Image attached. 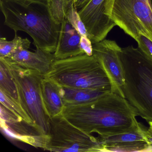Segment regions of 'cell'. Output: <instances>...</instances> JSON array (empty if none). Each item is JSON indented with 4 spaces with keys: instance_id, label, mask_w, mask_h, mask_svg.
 I'll use <instances>...</instances> for the list:
<instances>
[{
    "instance_id": "obj_1",
    "label": "cell",
    "mask_w": 152,
    "mask_h": 152,
    "mask_svg": "<svg viewBox=\"0 0 152 152\" xmlns=\"http://www.w3.org/2000/svg\"><path fill=\"white\" fill-rule=\"evenodd\" d=\"M62 115L84 132L99 137L129 130L137 124L138 116L125 98L112 92L90 103L65 106Z\"/></svg>"
},
{
    "instance_id": "obj_2",
    "label": "cell",
    "mask_w": 152,
    "mask_h": 152,
    "mask_svg": "<svg viewBox=\"0 0 152 152\" xmlns=\"http://www.w3.org/2000/svg\"><path fill=\"white\" fill-rule=\"evenodd\" d=\"M0 8L5 25L15 33L21 31L28 34L36 48L55 53L61 25L53 19L47 2L0 0Z\"/></svg>"
},
{
    "instance_id": "obj_3",
    "label": "cell",
    "mask_w": 152,
    "mask_h": 152,
    "mask_svg": "<svg viewBox=\"0 0 152 152\" xmlns=\"http://www.w3.org/2000/svg\"><path fill=\"white\" fill-rule=\"evenodd\" d=\"M120 56L124 71V97L138 116L152 122V60L132 46L122 48Z\"/></svg>"
},
{
    "instance_id": "obj_4",
    "label": "cell",
    "mask_w": 152,
    "mask_h": 152,
    "mask_svg": "<svg viewBox=\"0 0 152 152\" xmlns=\"http://www.w3.org/2000/svg\"><path fill=\"white\" fill-rule=\"evenodd\" d=\"M45 76L62 87L111 91L110 80L93 55L55 59Z\"/></svg>"
},
{
    "instance_id": "obj_5",
    "label": "cell",
    "mask_w": 152,
    "mask_h": 152,
    "mask_svg": "<svg viewBox=\"0 0 152 152\" xmlns=\"http://www.w3.org/2000/svg\"><path fill=\"white\" fill-rule=\"evenodd\" d=\"M0 59L4 61L16 83L22 107L37 130L42 135L49 136L50 117L44 107L41 88V80L45 75L23 67L8 58Z\"/></svg>"
},
{
    "instance_id": "obj_6",
    "label": "cell",
    "mask_w": 152,
    "mask_h": 152,
    "mask_svg": "<svg viewBox=\"0 0 152 152\" xmlns=\"http://www.w3.org/2000/svg\"><path fill=\"white\" fill-rule=\"evenodd\" d=\"M105 14L136 41L140 35L152 41L151 0H106Z\"/></svg>"
},
{
    "instance_id": "obj_7",
    "label": "cell",
    "mask_w": 152,
    "mask_h": 152,
    "mask_svg": "<svg viewBox=\"0 0 152 152\" xmlns=\"http://www.w3.org/2000/svg\"><path fill=\"white\" fill-rule=\"evenodd\" d=\"M49 139L45 150L53 152H103L100 140L72 124L61 114L49 119Z\"/></svg>"
},
{
    "instance_id": "obj_8",
    "label": "cell",
    "mask_w": 152,
    "mask_h": 152,
    "mask_svg": "<svg viewBox=\"0 0 152 152\" xmlns=\"http://www.w3.org/2000/svg\"><path fill=\"white\" fill-rule=\"evenodd\" d=\"M93 55L97 58L110 80L111 92L124 97V71L120 53L121 48L115 41L104 39L92 44Z\"/></svg>"
},
{
    "instance_id": "obj_9",
    "label": "cell",
    "mask_w": 152,
    "mask_h": 152,
    "mask_svg": "<svg viewBox=\"0 0 152 152\" xmlns=\"http://www.w3.org/2000/svg\"><path fill=\"white\" fill-rule=\"evenodd\" d=\"M98 137L103 152H147L151 143L148 129L138 122L124 132Z\"/></svg>"
},
{
    "instance_id": "obj_10",
    "label": "cell",
    "mask_w": 152,
    "mask_h": 152,
    "mask_svg": "<svg viewBox=\"0 0 152 152\" xmlns=\"http://www.w3.org/2000/svg\"><path fill=\"white\" fill-rule=\"evenodd\" d=\"M106 0H90L78 13L92 44L105 39L115 23L105 14Z\"/></svg>"
},
{
    "instance_id": "obj_11",
    "label": "cell",
    "mask_w": 152,
    "mask_h": 152,
    "mask_svg": "<svg viewBox=\"0 0 152 152\" xmlns=\"http://www.w3.org/2000/svg\"><path fill=\"white\" fill-rule=\"evenodd\" d=\"M1 125L10 137L36 148L45 150L49 136L41 134L33 125L29 124L5 107L1 105Z\"/></svg>"
},
{
    "instance_id": "obj_12",
    "label": "cell",
    "mask_w": 152,
    "mask_h": 152,
    "mask_svg": "<svg viewBox=\"0 0 152 152\" xmlns=\"http://www.w3.org/2000/svg\"><path fill=\"white\" fill-rule=\"evenodd\" d=\"M8 58L25 68L37 71L45 75L56 59L54 53L46 52L36 48L34 52L21 49L13 53Z\"/></svg>"
},
{
    "instance_id": "obj_13",
    "label": "cell",
    "mask_w": 152,
    "mask_h": 152,
    "mask_svg": "<svg viewBox=\"0 0 152 152\" xmlns=\"http://www.w3.org/2000/svg\"><path fill=\"white\" fill-rule=\"evenodd\" d=\"M80 34L68 20L61 24L56 51V59H61L84 54L80 47Z\"/></svg>"
},
{
    "instance_id": "obj_14",
    "label": "cell",
    "mask_w": 152,
    "mask_h": 152,
    "mask_svg": "<svg viewBox=\"0 0 152 152\" xmlns=\"http://www.w3.org/2000/svg\"><path fill=\"white\" fill-rule=\"evenodd\" d=\"M41 88L43 104L50 118L62 114L65 106L60 93V86L44 76Z\"/></svg>"
},
{
    "instance_id": "obj_15",
    "label": "cell",
    "mask_w": 152,
    "mask_h": 152,
    "mask_svg": "<svg viewBox=\"0 0 152 152\" xmlns=\"http://www.w3.org/2000/svg\"><path fill=\"white\" fill-rule=\"evenodd\" d=\"M111 92L110 91L75 88L60 86V93L65 106L90 103Z\"/></svg>"
},
{
    "instance_id": "obj_16",
    "label": "cell",
    "mask_w": 152,
    "mask_h": 152,
    "mask_svg": "<svg viewBox=\"0 0 152 152\" xmlns=\"http://www.w3.org/2000/svg\"><path fill=\"white\" fill-rule=\"evenodd\" d=\"M0 90L21 105L18 89L10 70L0 59Z\"/></svg>"
},
{
    "instance_id": "obj_17",
    "label": "cell",
    "mask_w": 152,
    "mask_h": 152,
    "mask_svg": "<svg viewBox=\"0 0 152 152\" xmlns=\"http://www.w3.org/2000/svg\"><path fill=\"white\" fill-rule=\"evenodd\" d=\"M31 43L27 38L23 39L18 36L17 33H15V38L11 41L1 37L0 39V58H9L19 50H28Z\"/></svg>"
},
{
    "instance_id": "obj_18",
    "label": "cell",
    "mask_w": 152,
    "mask_h": 152,
    "mask_svg": "<svg viewBox=\"0 0 152 152\" xmlns=\"http://www.w3.org/2000/svg\"><path fill=\"white\" fill-rule=\"evenodd\" d=\"M74 0H49L48 2L50 12L55 22L61 25L66 19V15Z\"/></svg>"
},
{
    "instance_id": "obj_19",
    "label": "cell",
    "mask_w": 152,
    "mask_h": 152,
    "mask_svg": "<svg viewBox=\"0 0 152 152\" xmlns=\"http://www.w3.org/2000/svg\"><path fill=\"white\" fill-rule=\"evenodd\" d=\"M0 99H1V104L4 106L10 111L14 113L15 115H17L21 119H23L27 123L33 125L35 127L32 120H31L29 115L23 108L22 106L1 90H0Z\"/></svg>"
},
{
    "instance_id": "obj_20",
    "label": "cell",
    "mask_w": 152,
    "mask_h": 152,
    "mask_svg": "<svg viewBox=\"0 0 152 152\" xmlns=\"http://www.w3.org/2000/svg\"><path fill=\"white\" fill-rule=\"evenodd\" d=\"M66 19L82 36H88L87 30L82 21L78 10L73 1L70 4L66 15Z\"/></svg>"
},
{
    "instance_id": "obj_21",
    "label": "cell",
    "mask_w": 152,
    "mask_h": 152,
    "mask_svg": "<svg viewBox=\"0 0 152 152\" xmlns=\"http://www.w3.org/2000/svg\"><path fill=\"white\" fill-rule=\"evenodd\" d=\"M138 48L152 60V41L143 35L140 36L137 41Z\"/></svg>"
},
{
    "instance_id": "obj_22",
    "label": "cell",
    "mask_w": 152,
    "mask_h": 152,
    "mask_svg": "<svg viewBox=\"0 0 152 152\" xmlns=\"http://www.w3.org/2000/svg\"><path fill=\"white\" fill-rule=\"evenodd\" d=\"M81 48L84 54L89 56L93 55L92 43L88 36L81 35L80 39Z\"/></svg>"
},
{
    "instance_id": "obj_23",
    "label": "cell",
    "mask_w": 152,
    "mask_h": 152,
    "mask_svg": "<svg viewBox=\"0 0 152 152\" xmlns=\"http://www.w3.org/2000/svg\"><path fill=\"white\" fill-rule=\"evenodd\" d=\"M90 0H74L76 8L78 10L83 7Z\"/></svg>"
},
{
    "instance_id": "obj_24",
    "label": "cell",
    "mask_w": 152,
    "mask_h": 152,
    "mask_svg": "<svg viewBox=\"0 0 152 152\" xmlns=\"http://www.w3.org/2000/svg\"><path fill=\"white\" fill-rule=\"evenodd\" d=\"M148 124H149V128H148V132L150 134V145L147 151H152V122H149Z\"/></svg>"
},
{
    "instance_id": "obj_25",
    "label": "cell",
    "mask_w": 152,
    "mask_h": 152,
    "mask_svg": "<svg viewBox=\"0 0 152 152\" xmlns=\"http://www.w3.org/2000/svg\"><path fill=\"white\" fill-rule=\"evenodd\" d=\"M29 1H39V2H47V3H48V1L49 0H29Z\"/></svg>"
},
{
    "instance_id": "obj_26",
    "label": "cell",
    "mask_w": 152,
    "mask_h": 152,
    "mask_svg": "<svg viewBox=\"0 0 152 152\" xmlns=\"http://www.w3.org/2000/svg\"><path fill=\"white\" fill-rule=\"evenodd\" d=\"M151 4H152V0H151Z\"/></svg>"
}]
</instances>
